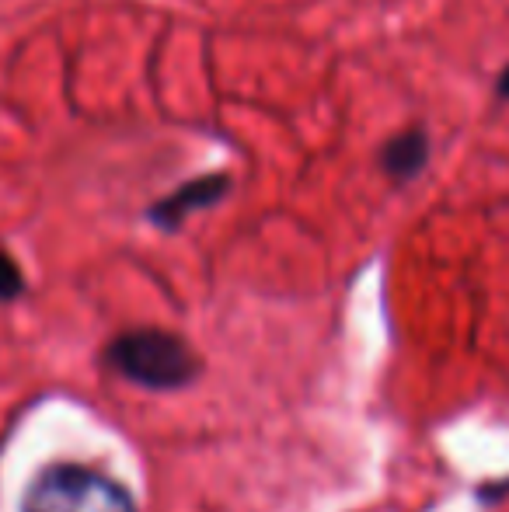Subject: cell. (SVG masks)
<instances>
[{
	"mask_svg": "<svg viewBox=\"0 0 509 512\" xmlns=\"http://www.w3.org/2000/svg\"><path fill=\"white\" fill-rule=\"evenodd\" d=\"M231 185H234V178L224 175V171L189 178V182H182L178 189H171L168 196L157 199V203L147 209V220L154 223L157 230H164V234H175V230H182V223L189 220L192 213L224 203Z\"/></svg>",
	"mask_w": 509,
	"mask_h": 512,
	"instance_id": "cell-3",
	"label": "cell"
},
{
	"mask_svg": "<svg viewBox=\"0 0 509 512\" xmlns=\"http://www.w3.org/2000/svg\"><path fill=\"white\" fill-rule=\"evenodd\" d=\"M506 495H509V481H503V485H482V488H478V499L489 502V506H492V502H499V499H506Z\"/></svg>",
	"mask_w": 509,
	"mask_h": 512,
	"instance_id": "cell-6",
	"label": "cell"
},
{
	"mask_svg": "<svg viewBox=\"0 0 509 512\" xmlns=\"http://www.w3.org/2000/svg\"><path fill=\"white\" fill-rule=\"evenodd\" d=\"M426 164H429V136L419 126L391 136L381 150V168L394 182H412V178H419L426 171Z\"/></svg>",
	"mask_w": 509,
	"mask_h": 512,
	"instance_id": "cell-4",
	"label": "cell"
},
{
	"mask_svg": "<svg viewBox=\"0 0 509 512\" xmlns=\"http://www.w3.org/2000/svg\"><path fill=\"white\" fill-rule=\"evenodd\" d=\"M496 91H499V98H506V102H509V63H506V70H503V74H499Z\"/></svg>",
	"mask_w": 509,
	"mask_h": 512,
	"instance_id": "cell-7",
	"label": "cell"
},
{
	"mask_svg": "<svg viewBox=\"0 0 509 512\" xmlns=\"http://www.w3.org/2000/svg\"><path fill=\"white\" fill-rule=\"evenodd\" d=\"M105 366L143 391H185L203 373L199 352L182 335L164 328H129L102 352Z\"/></svg>",
	"mask_w": 509,
	"mask_h": 512,
	"instance_id": "cell-1",
	"label": "cell"
},
{
	"mask_svg": "<svg viewBox=\"0 0 509 512\" xmlns=\"http://www.w3.org/2000/svg\"><path fill=\"white\" fill-rule=\"evenodd\" d=\"M25 293V276L7 251H0V304H14Z\"/></svg>",
	"mask_w": 509,
	"mask_h": 512,
	"instance_id": "cell-5",
	"label": "cell"
},
{
	"mask_svg": "<svg viewBox=\"0 0 509 512\" xmlns=\"http://www.w3.org/2000/svg\"><path fill=\"white\" fill-rule=\"evenodd\" d=\"M18 512H140L133 492L116 481L109 471L91 464H60L42 467L32 485L21 495Z\"/></svg>",
	"mask_w": 509,
	"mask_h": 512,
	"instance_id": "cell-2",
	"label": "cell"
}]
</instances>
